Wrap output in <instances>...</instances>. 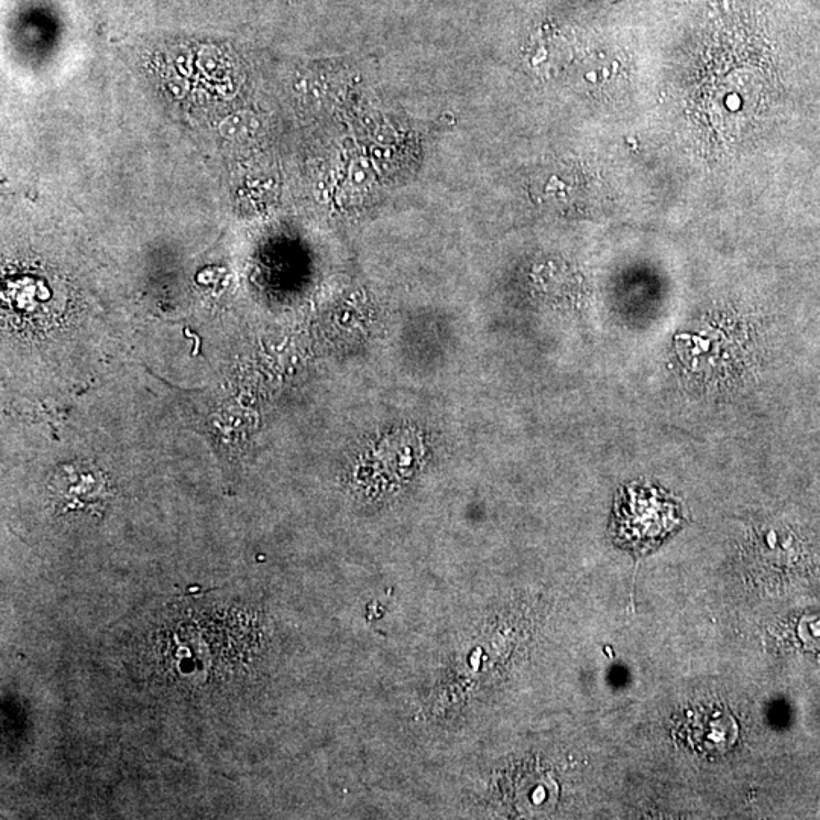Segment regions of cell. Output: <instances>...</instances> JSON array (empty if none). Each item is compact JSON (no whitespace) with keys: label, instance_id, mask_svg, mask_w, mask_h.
<instances>
[{"label":"cell","instance_id":"2","mask_svg":"<svg viewBox=\"0 0 820 820\" xmlns=\"http://www.w3.org/2000/svg\"><path fill=\"white\" fill-rule=\"evenodd\" d=\"M682 732L688 745L701 754H723L735 745L738 725L719 708H701L685 717Z\"/></svg>","mask_w":820,"mask_h":820},{"label":"cell","instance_id":"1","mask_svg":"<svg viewBox=\"0 0 820 820\" xmlns=\"http://www.w3.org/2000/svg\"><path fill=\"white\" fill-rule=\"evenodd\" d=\"M681 523V508L655 486H628L617 506L620 541L635 552H646L669 537Z\"/></svg>","mask_w":820,"mask_h":820}]
</instances>
